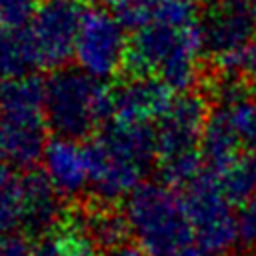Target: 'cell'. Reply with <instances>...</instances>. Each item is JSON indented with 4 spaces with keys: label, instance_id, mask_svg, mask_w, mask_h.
Instances as JSON below:
<instances>
[{
    "label": "cell",
    "instance_id": "obj_1",
    "mask_svg": "<svg viewBox=\"0 0 256 256\" xmlns=\"http://www.w3.org/2000/svg\"><path fill=\"white\" fill-rule=\"evenodd\" d=\"M204 52L202 20L192 24L152 20L134 30L126 68L130 74L158 76L174 92H190L198 80Z\"/></svg>",
    "mask_w": 256,
    "mask_h": 256
},
{
    "label": "cell",
    "instance_id": "obj_2",
    "mask_svg": "<svg viewBox=\"0 0 256 256\" xmlns=\"http://www.w3.org/2000/svg\"><path fill=\"white\" fill-rule=\"evenodd\" d=\"M124 202L130 234L148 256H204L176 188L142 182Z\"/></svg>",
    "mask_w": 256,
    "mask_h": 256
},
{
    "label": "cell",
    "instance_id": "obj_3",
    "mask_svg": "<svg viewBox=\"0 0 256 256\" xmlns=\"http://www.w3.org/2000/svg\"><path fill=\"white\" fill-rule=\"evenodd\" d=\"M44 86L46 122L56 136L86 138L112 114V90L82 68H56Z\"/></svg>",
    "mask_w": 256,
    "mask_h": 256
},
{
    "label": "cell",
    "instance_id": "obj_4",
    "mask_svg": "<svg viewBox=\"0 0 256 256\" xmlns=\"http://www.w3.org/2000/svg\"><path fill=\"white\" fill-rule=\"evenodd\" d=\"M182 196L204 256H224L240 242L238 212H234V202L224 194L214 174L204 170L184 188Z\"/></svg>",
    "mask_w": 256,
    "mask_h": 256
},
{
    "label": "cell",
    "instance_id": "obj_5",
    "mask_svg": "<svg viewBox=\"0 0 256 256\" xmlns=\"http://www.w3.org/2000/svg\"><path fill=\"white\" fill-rule=\"evenodd\" d=\"M126 30L120 18L108 8L94 6L84 10L74 46L78 68L100 80L116 76L128 62L130 40Z\"/></svg>",
    "mask_w": 256,
    "mask_h": 256
},
{
    "label": "cell",
    "instance_id": "obj_6",
    "mask_svg": "<svg viewBox=\"0 0 256 256\" xmlns=\"http://www.w3.org/2000/svg\"><path fill=\"white\" fill-rule=\"evenodd\" d=\"M204 46L222 76L242 72L246 52L256 36V16L240 0H220L202 20Z\"/></svg>",
    "mask_w": 256,
    "mask_h": 256
},
{
    "label": "cell",
    "instance_id": "obj_7",
    "mask_svg": "<svg viewBox=\"0 0 256 256\" xmlns=\"http://www.w3.org/2000/svg\"><path fill=\"white\" fill-rule=\"evenodd\" d=\"M84 10L78 0H42L24 26L38 68H62L74 56Z\"/></svg>",
    "mask_w": 256,
    "mask_h": 256
},
{
    "label": "cell",
    "instance_id": "obj_8",
    "mask_svg": "<svg viewBox=\"0 0 256 256\" xmlns=\"http://www.w3.org/2000/svg\"><path fill=\"white\" fill-rule=\"evenodd\" d=\"M86 156L90 190L96 204L112 206L118 200H126L142 184V178L148 172V166L118 150L100 134L86 144Z\"/></svg>",
    "mask_w": 256,
    "mask_h": 256
},
{
    "label": "cell",
    "instance_id": "obj_9",
    "mask_svg": "<svg viewBox=\"0 0 256 256\" xmlns=\"http://www.w3.org/2000/svg\"><path fill=\"white\" fill-rule=\"evenodd\" d=\"M210 106L198 92H180L170 108L158 118L156 144L158 160H170L200 152Z\"/></svg>",
    "mask_w": 256,
    "mask_h": 256
},
{
    "label": "cell",
    "instance_id": "obj_10",
    "mask_svg": "<svg viewBox=\"0 0 256 256\" xmlns=\"http://www.w3.org/2000/svg\"><path fill=\"white\" fill-rule=\"evenodd\" d=\"M210 118L230 134L242 152L256 150V88L224 76L216 88Z\"/></svg>",
    "mask_w": 256,
    "mask_h": 256
},
{
    "label": "cell",
    "instance_id": "obj_11",
    "mask_svg": "<svg viewBox=\"0 0 256 256\" xmlns=\"http://www.w3.org/2000/svg\"><path fill=\"white\" fill-rule=\"evenodd\" d=\"M46 112L44 110H12L0 112V142L4 158L16 166L30 170L42 160L46 140Z\"/></svg>",
    "mask_w": 256,
    "mask_h": 256
},
{
    "label": "cell",
    "instance_id": "obj_12",
    "mask_svg": "<svg viewBox=\"0 0 256 256\" xmlns=\"http://www.w3.org/2000/svg\"><path fill=\"white\" fill-rule=\"evenodd\" d=\"M174 90L158 76L130 74L112 90V114L128 122L158 120L172 104Z\"/></svg>",
    "mask_w": 256,
    "mask_h": 256
},
{
    "label": "cell",
    "instance_id": "obj_13",
    "mask_svg": "<svg viewBox=\"0 0 256 256\" xmlns=\"http://www.w3.org/2000/svg\"><path fill=\"white\" fill-rule=\"evenodd\" d=\"M44 174L62 198H78L90 188V168L86 146L74 138L56 136L48 140L42 154Z\"/></svg>",
    "mask_w": 256,
    "mask_h": 256
},
{
    "label": "cell",
    "instance_id": "obj_14",
    "mask_svg": "<svg viewBox=\"0 0 256 256\" xmlns=\"http://www.w3.org/2000/svg\"><path fill=\"white\" fill-rule=\"evenodd\" d=\"M62 196L44 172L22 174V228L30 234H46L64 220Z\"/></svg>",
    "mask_w": 256,
    "mask_h": 256
},
{
    "label": "cell",
    "instance_id": "obj_15",
    "mask_svg": "<svg viewBox=\"0 0 256 256\" xmlns=\"http://www.w3.org/2000/svg\"><path fill=\"white\" fill-rule=\"evenodd\" d=\"M76 214L80 216L82 224L86 226V230L92 236V240L96 242V246L102 250H108L120 242H126L128 236H132L126 216L112 210V206L96 204V206L76 212Z\"/></svg>",
    "mask_w": 256,
    "mask_h": 256
},
{
    "label": "cell",
    "instance_id": "obj_16",
    "mask_svg": "<svg viewBox=\"0 0 256 256\" xmlns=\"http://www.w3.org/2000/svg\"><path fill=\"white\" fill-rule=\"evenodd\" d=\"M38 68L24 28H8L0 24V80L28 74Z\"/></svg>",
    "mask_w": 256,
    "mask_h": 256
},
{
    "label": "cell",
    "instance_id": "obj_17",
    "mask_svg": "<svg viewBox=\"0 0 256 256\" xmlns=\"http://www.w3.org/2000/svg\"><path fill=\"white\" fill-rule=\"evenodd\" d=\"M214 176L222 186L224 194L230 198V202L238 206L244 204L246 200L256 196V150L242 152Z\"/></svg>",
    "mask_w": 256,
    "mask_h": 256
},
{
    "label": "cell",
    "instance_id": "obj_18",
    "mask_svg": "<svg viewBox=\"0 0 256 256\" xmlns=\"http://www.w3.org/2000/svg\"><path fill=\"white\" fill-rule=\"evenodd\" d=\"M22 226V176L0 162V232Z\"/></svg>",
    "mask_w": 256,
    "mask_h": 256
},
{
    "label": "cell",
    "instance_id": "obj_19",
    "mask_svg": "<svg viewBox=\"0 0 256 256\" xmlns=\"http://www.w3.org/2000/svg\"><path fill=\"white\" fill-rule=\"evenodd\" d=\"M38 4V0H0V24L8 28H24Z\"/></svg>",
    "mask_w": 256,
    "mask_h": 256
},
{
    "label": "cell",
    "instance_id": "obj_20",
    "mask_svg": "<svg viewBox=\"0 0 256 256\" xmlns=\"http://www.w3.org/2000/svg\"><path fill=\"white\" fill-rule=\"evenodd\" d=\"M238 234L242 244L256 246V196L238 208Z\"/></svg>",
    "mask_w": 256,
    "mask_h": 256
},
{
    "label": "cell",
    "instance_id": "obj_21",
    "mask_svg": "<svg viewBox=\"0 0 256 256\" xmlns=\"http://www.w3.org/2000/svg\"><path fill=\"white\" fill-rule=\"evenodd\" d=\"M0 256H34V242L24 234L4 232L0 236Z\"/></svg>",
    "mask_w": 256,
    "mask_h": 256
},
{
    "label": "cell",
    "instance_id": "obj_22",
    "mask_svg": "<svg viewBox=\"0 0 256 256\" xmlns=\"http://www.w3.org/2000/svg\"><path fill=\"white\" fill-rule=\"evenodd\" d=\"M34 256H68L56 230L42 234L38 242H34Z\"/></svg>",
    "mask_w": 256,
    "mask_h": 256
},
{
    "label": "cell",
    "instance_id": "obj_23",
    "mask_svg": "<svg viewBox=\"0 0 256 256\" xmlns=\"http://www.w3.org/2000/svg\"><path fill=\"white\" fill-rule=\"evenodd\" d=\"M104 256H148V254L144 252V248L136 240L134 242L126 240V242H120V244L104 250Z\"/></svg>",
    "mask_w": 256,
    "mask_h": 256
},
{
    "label": "cell",
    "instance_id": "obj_24",
    "mask_svg": "<svg viewBox=\"0 0 256 256\" xmlns=\"http://www.w3.org/2000/svg\"><path fill=\"white\" fill-rule=\"evenodd\" d=\"M242 72H244V76L248 78L250 86L256 88V36H254V40H252V44H250V48H248V52H246V60H244Z\"/></svg>",
    "mask_w": 256,
    "mask_h": 256
},
{
    "label": "cell",
    "instance_id": "obj_25",
    "mask_svg": "<svg viewBox=\"0 0 256 256\" xmlns=\"http://www.w3.org/2000/svg\"><path fill=\"white\" fill-rule=\"evenodd\" d=\"M240 2H242V4H244V6H246V8L256 16V0H240Z\"/></svg>",
    "mask_w": 256,
    "mask_h": 256
},
{
    "label": "cell",
    "instance_id": "obj_26",
    "mask_svg": "<svg viewBox=\"0 0 256 256\" xmlns=\"http://www.w3.org/2000/svg\"><path fill=\"white\" fill-rule=\"evenodd\" d=\"M194 2H202V4H216L220 0H194Z\"/></svg>",
    "mask_w": 256,
    "mask_h": 256
},
{
    "label": "cell",
    "instance_id": "obj_27",
    "mask_svg": "<svg viewBox=\"0 0 256 256\" xmlns=\"http://www.w3.org/2000/svg\"><path fill=\"white\" fill-rule=\"evenodd\" d=\"M4 158V152H2V142H0V160Z\"/></svg>",
    "mask_w": 256,
    "mask_h": 256
}]
</instances>
